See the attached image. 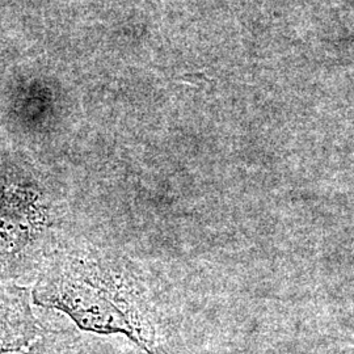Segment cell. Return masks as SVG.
Segmentation results:
<instances>
[{"mask_svg": "<svg viewBox=\"0 0 354 354\" xmlns=\"http://www.w3.org/2000/svg\"><path fill=\"white\" fill-rule=\"evenodd\" d=\"M49 223L50 212L41 190L16 180L0 183V269L30 252Z\"/></svg>", "mask_w": 354, "mask_h": 354, "instance_id": "cell-2", "label": "cell"}, {"mask_svg": "<svg viewBox=\"0 0 354 354\" xmlns=\"http://www.w3.org/2000/svg\"><path fill=\"white\" fill-rule=\"evenodd\" d=\"M82 342L75 330L45 332L24 354H80Z\"/></svg>", "mask_w": 354, "mask_h": 354, "instance_id": "cell-4", "label": "cell"}, {"mask_svg": "<svg viewBox=\"0 0 354 354\" xmlns=\"http://www.w3.org/2000/svg\"><path fill=\"white\" fill-rule=\"evenodd\" d=\"M30 298L26 288H0V354L16 353L45 333L32 311Z\"/></svg>", "mask_w": 354, "mask_h": 354, "instance_id": "cell-3", "label": "cell"}, {"mask_svg": "<svg viewBox=\"0 0 354 354\" xmlns=\"http://www.w3.org/2000/svg\"><path fill=\"white\" fill-rule=\"evenodd\" d=\"M33 304L55 308L83 330L124 335L147 354H160L151 310L134 279L83 250L51 253L32 291Z\"/></svg>", "mask_w": 354, "mask_h": 354, "instance_id": "cell-1", "label": "cell"}]
</instances>
